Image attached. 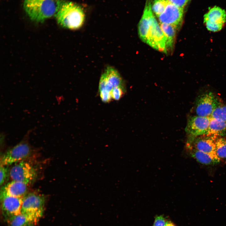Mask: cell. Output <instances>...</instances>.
Instances as JSON below:
<instances>
[{
	"label": "cell",
	"instance_id": "d6986e66",
	"mask_svg": "<svg viewBox=\"0 0 226 226\" xmlns=\"http://www.w3.org/2000/svg\"><path fill=\"white\" fill-rule=\"evenodd\" d=\"M6 221L8 226H34L37 223L32 218L21 213L11 217Z\"/></svg>",
	"mask_w": 226,
	"mask_h": 226
},
{
	"label": "cell",
	"instance_id": "8fae6325",
	"mask_svg": "<svg viewBox=\"0 0 226 226\" xmlns=\"http://www.w3.org/2000/svg\"><path fill=\"white\" fill-rule=\"evenodd\" d=\"M23 198L8 196H0L2 214L6 221L21 213Z\"/></svg>",
	"mask_w": 226,
	"mask_h": 226
},
{
	"label": "cell",
	"instance_id": "4fadbf2b",
	"mask_svg": "<svg viewBox=\"0 0 226 226\" xmlns=\"http://www.w3.org/2000/svg\"><path fill=\"white\" fill-rule=\"evenodd\" d=\"M153 14L149 0H146L143 15L138 26V35L141 40L146 42L148 31L151 26Z\"/></svg>",
	"mask_w": 226,
	"mask_h": 226
},
{
	"label": "cell",
	"instance_id": "ac0fdd59",
	"mask_svg": "<svg viewBox=\"0 0 226 226\" xmlns=\"http://www.w3.org/2000/svg\"><path fill=\"white\" fill-rule=\"evenodd\" d=\"M160 26L165 37L167 51L171 50L173 47L176 30L178 28L173 25L164 23L160 24Z\"/></svg>",
	"mask_w": 226,
	"mask_h": 226
},
{
	"label": "cell",
	"instance_id": "44dd1931",
	"mask_svg": "<svg viewBox=\"0 0 226 226\" xmlns=\"http://www.w3.org/2000/svg\"><path fill=\"white\" fill-rule=\"evenodd\" d=\"M169 3L167 0H154L151 5L152 10L158 17L164 12Z\"/></svg>",
	"mask_w": 226,
	"mask_h": 226
},
{
	"label": "cell",
	"instance_id": "cb8c5ba5",
	"mask_svg": "<svg viewBox=\"0 0 226 226\" xmlns=\"http://www.w3.org/2000/svg\"><path fill=\"white\" fill-rule=\"evenodd\" d=\"M100 96L102 101L104 103L110 102L112 99L111 92L106 89L99 91Z\"/></svg>",
	"mask_w": 226,
	"mask_h": 226
},
{
	"label": "cell",
	"instance_id": "8992f818",
	"mask_svg": "<svg viewBox=\"0 0 226 226\" xmlns=\"http://www.w3.org/2000/svg\"><path fill=\"white\" fill-rule=\"evenodd\" d=\"M219 101L211 92L202 94L197 98L195 110L197 116L210 117Z\"/></svg>",
	"mask_w": 226,
	"mask_h": 226
},
{
	"label": "cell",
	"instance_id": "e0dca14e",
	"mask_svg": "<svg viewBox=\"0 0 226 226\" xmlns=\"http://www.w3.org/2000/svg\"><path fill=\"white\" fill-rule=\"evenodd\" d=\"M103 74L108 84L113 88L117 87L125 88L123 80L119 73L114 68L107 67Z\"/></svg>",
	"mask_w": 226,
	"mask_h": 226
},
{
	"label": "cell",
	"instance_id": "ba28073f",
	"mask_svg": "<svg viewBox=\"0 0 226 226\" xmlns=\"http://www.w3.org/2000/svg\"><path fill=\"white\" fill-rule=\"evenodd\" d=\"M226 22V13L218 7L211 8L204 16V23L207 29L211 31L220 30Z\"/></svg>",
	"mask_w": 226,
	"mask_h": 226
},
{
	"label": "cell",
	"instance_id": "277c9868",
	"mask_svg": "<svg viewBox=\"0 0 226 226\" xmlns=\"http://www.w3.org/2000/svg\"><path fill=\"white\" fill-rule=\"evenodd\" d=\"M31 151L29 143L22 141L5 153L1 159L0 165L7 166L23 161L30 155Z\"/></svg>",
	"mask_w": 226,
	"mask_h": 226
},
{
	"label": "cell",
	"instance_id": "30bf717a",
	"mask_svg": "<svg viewBox=\"0 0 226 226\" xmlns=\"http://www.w3.org/2000/svg\"><path fill=\"white\" fill-rule=\"evenodd\" d=\"M184 9L171 3L167 5L164 12L158 17L160 24H171L180 27L182 23Z\"/></svg>",
	"mask_w": 226,
	"mask_h": 226
},
{
	"label": "cell",
	"instance_id": "d4e9b609",
	"mask_svg": "<svg viewBox=\"0 0 226 226\" xmlns=\"http://www.w3.org/2000/svg\"><path fill=\"white\" fill-rule=\"evenodd\" d=\"M8 173L7 168L6 166L1 165L0 167V183L2 186L6 179Z\"/></svg>",
	"mask_w": 226,
	"mask_h": 226
},
{
	"label": "cell",
	"instance_id": "52a82bcc",
	"mask_svg": "<svg viewBox=\"0 0 226 226\" xmlns=\"http://www.w3.org/2000/svg\"><path fill=\"white\" fill-rule=\"evenodd\" d=\"M211 118L198 116H191L188 119L185 128L189 142L195 137L206 135L209 124Z\"/></svg>",
	"mask_w": 226,
	"mask_h": 226
},
{
	"label": "cell",
	"instance_id": "ffe728a7",
	"mask_svg": "<svg viewBox=\"0 0 226 226\" xmlns=\"http://www.w3.org/2000/svg\"><path fill=\"white\" fill-rule=\"evenodd\" d=\"M215 153L221 160L226 159V136L218 138L216 143Z\"/></svg>",
	"mask_w": 226,
	"mask_h": 226
},
{
	"label": "cell",
	"instance_id": "7402d4cb",
	"mask_svg": "<svg viewBox=\"0 0 226 226\" xmlns=\"http://www.w3.org/2000/svg\"><path fill=\"white\" fill-rule=\"evenodd\" d=\"M211 118L218 119L226 121V105L219 101L212 113Z\"/></svg>",
	"mask_w": 226,
	"mask_h": 226
},
{
	"label": "cell",
	"instance_id": "7a4b0ae2",
	"mask_svg": "<svg viewBox=\"0 0 226 226\" xmlns=\"http://www.w3.org/2000/svg\"><path fill=\"white\" fill-rule=\"evenodd\" d=\"M60 0H24V8L30 19L42 22L55 15Z\"/></svg>",
	"mask_w": 226,
	"mask_h": 226
},
{
	"label": "cell",
	"instance_id": "5b68a950",
	"mask_svg": "<svg viewBox=\"0 0 226 226\" xmlns=\"http://www.w3.org/2000/svg\"><path fill=\"white\" fill-rule=\"evenodd\" d=\"M9 175L13 180L22 182L28 185L35 178L37 172L30 163L23 160L12 166Z\"/></svg>",
	"mask_w": 226,
	"mask_h": 226
},
{
	"label": "cell",
	"instance_id": "9a60e30c",
	"mask_svg": "<svg viewBox=\"0 0 226 226\" xmlns=\"http://www.w3.org/2000/svg\"><path fill=\"white\" fill-rule=\"evenodd\" d=\"M191 156L197 161L206 165H214L221 160L215 153H210L197 150L191 146L186 147Z\"/></svg>",
	"mask_w": 226,
	"mask_h": 226
},
{
	"label": "cell",
	"instance_id": "4316f807",
	"mask_svg": "<svg viewBox=\"0 0 226 226\" xmlns=\"http://www.w3.org/2000/svg\"><path fill=\"white\" fill-rule=\"evenodd\" d=\"M168 2L177 7L183 8L189 2L188 0H167Z\"/></svg>",
	"mask_w": 226,
	"mask_h": 226
},
{
	"label": "cell",
	"instance_id": "603a6c76",
	"mask_svg": "<svg viewBox=\"0 0 226 226\" xmlns=\"http://www.w3.org/2000/svg\"><path fill=\"white\" fill-rule=\"evenodd\" d=\"M125 91V88L117 87L113 88L111 91L112 99L116 100H119L122 96Z\"/></svg>",
	"mask_w": 226,
	"mask_h": 226
},
{
	"label": "cell",
	"instance_id": "83f0119b",
	"mask_svg": "<svg viewBox=\"0 0 226 226\" xmlns=\"http://www.w3.org/2000/svg\"><path fill=\"white\" fill-rule=\"evenodd\" d=\"M165 226H176L173 223L170 221H167Z\"/></svg>",
	"mask_w": 226,
	"mask_h": 226
},
{
	"label": "cell",
	"instance_id": "9c48e42d",
	"mask_svg": "<svg viewBox=\"0 0 226 226\" xmlns=\"http://www.w3.org/2000/svg\"><path fill=\"white\" fill-rule=\"evenodd\" d=\"M153 48L167 53L165 36L154 16L153 17L146 42Z\"/></svg>",
	"mask_w": 226,
	"mask_h": 226
},
{
	"label": "cell",
	"instance_id": "5bb4252c",
	"mask_svg": "<svg viewBox=\"0 0 226 226\" xmlns=\"http://www.w3.org/2000/svg\"><path fill=\"white\" fill-rule=\"evenodd\" d=\"M27 186L23 182L12 180L2 187L0 196H8L23 197L26 195Z\"/></svg>",
	"mask_w": 226,
	"mask_h": 226
},
{
	"label": "cell",
	"instance_id": "7c38bea8",
	"mask_svg": "<svg viewBox=\"0 0 226 226\" xmlns=\"http://www.w3.org/2000/svg\"><path fill=\"white\" fill-rule=\"evenodd\" d=\"M218 138L206 135L200 136L190 141L187 142L186 147L191 146L205 153L216 154V143Z\"/></svg>",
	"mask_w": 226,
	"mask_h": 226
},
{
	"label": "cell",
	"instance_id": "484cf974",
	"mask_svg": "<svg viewBox=\"0 0 226 226\" xmlns=\"http://www.w3.org/2000/svg\"><path fill=\"white\" fill-rule=\"evenodd\" d=\"M167 221L163 216H157L155 219L153 226H165Z\"/></svg>",
	"mask_w": 226,
	"mask_h": 226
},
{
	"label": "cell",
	"instance_id": "f1b7e54d",
	"mask_svg": "<svg viewBox=\"0 0 226 226\" xmlns=\"http://www.w3.org/2000/svg\"><path fill=\"white\" fill-rule=\"evenodd\" d=\"M188 1H190V0H188Z\"/></svg>",
	"mask_w": 226,
	"mask_h": 226
},
{
	"label": "cell",
	"instance_id": "3957f363",
	"mask_svg": "<svg viewBox=\"0 0 226 226\" xmlns=\"http://www.w3.org/2000/svg\"><path fill=\"white\" fill-rule=\"evenodd\" d=\"M45 199L42 196L35 193L26 195L23 198L21 213L32 218L37 222L43 216Z\"/></svg>",
	"mask_w": 226,
	"mask_h": 226
},
{
	"label": "cell",
	"instance_id": "6da1fadb",
	"mask_svg": "<svg viewBox=\"0 0 226 226\" xmlns=\"http://www.w3.org/2000/svg\"><path fill=\"white\" fill-rule=\"evenodd\" d=\"M54 16L60 25L72 30L81 28L85 19V13L80 6L72 2L62 0Z\"/></svg>",
	"mask_w": 226,
	"mask_h": 226
},
{
	"label": "cell",
	"instance_id": "2e32d148",
	"mask_svg": "<svg viewBox=\"0 0 226 226\" xmlns=\"http://www.w3.org/2000/svg\"><path fill=\"white\" fill-rule=\"evenodd\" d=\"M206 135L221 137L226 136V121L211 118Z\"/></svg>",
	"mask_w": 226,
	"mask_h": 226
}]
</instances>
